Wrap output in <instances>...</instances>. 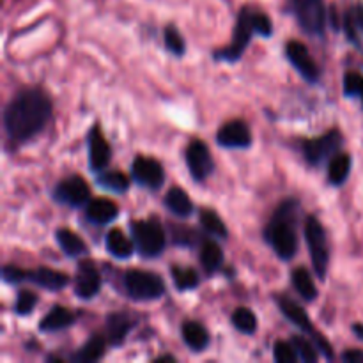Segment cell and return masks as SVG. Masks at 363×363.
<instances>
[{"label": "cell", "mask_w": 363, "mask_h": 363, "mask_svg": "<svg viewBox=\"0 0 363 363\" xmlns=\"http://www.w3.org/2000/svg\"><path fill=\"white\" fill-rule=\"evenodd\" d=\"M53 113L52 99L41 89L16 92L4 108V130L13 142L23 144L38 137Z\"/></svg>", "instance_id": "1"}, {"label": "cell", "mask_w": 363, "mask_h": 363, "mask_svg": "<svg viewBox=\"0 0 363 363\" xmlns=\"http://www.w3.org/2000/svg\"><path fill=\"white\" fill-rule=\"evenodd\" d=\"M298 208L300 204L294 199H286L273 213L264 229V241L282 261H291L298 252Z\"/></svg>", "instance_id": "2"}, {"label": "cell", "mask_w": 363, "mask_h": 363, "mask_svg": "<svg viewBox=\"0 0 363 363\" xmlns=\"http://www.w3.org/2000/svg\"><path fill=\"white\" fill-rule=\"evenodd\" d=\"M130 230L131 240L142 257L155 259L163 254L167 247V234L158 218L133 220Z\"/></svg>", "instance_id": "3"}, {"label": "cell", "mask_w": 363, "mask_h": 363, "mask_svg": "<svg viewBox=\"0 0 363 363\" xmlns=\"http://www.w3.org/2000/svg\"><path fill=\"white\" fill-rule=\"evenodd\" d=\"M284 11L296 20L305 34H325L328 25V9L325 0H289Z\"/></svg>", "instance_id": "4"}, {"label": "cell", "mask_w": 363, "mask_h": 363, "mask_svg": "<svg viewBox=\"0 0 363 363\" xmlns=\"http://www.w3.org/2000/svg\"><path fill=\"white\" fill-rule=\"evenodd\" d=\"M305 241L315 275L319 280H325L330 268V245L326 229L315 216H308L305 222Z\"/></svg>", "instance_id": "5"}, {"label": "cell", "mask_w": 363, "mask_h": 363, "mask_svg": "<svg viewBox=\"0 0 363 363\" xmlns=\"http://www.w3.org/2000/svg\"><path fill=\"white\" fill-rule=\"evenodd\" d=\"M277 305H279L280 312H282V314L286 315V318L289 319L294 326H298V330H301L305 335H308L312 340H314V344L318 346V350L321 351L323 357L328 358V360H333V358H335L332 344H330L328 340L321 335V332H319V330L312 325L311 318H308V314L305 312L303 307H300L296 301H293L291 298H287V296L277 298Z\"/></svg>", "instance_id": "6"}, {"label": "cell", "mask_w": 363, "mask_h": 363, "mask_svg": "<svg viewBox=\"0 0 363 363\" xmlns=\"http://www.w3.org/2000/svg\"><path fill=\"white\" fill-rule=\"evenodd\" d=\"M123 282L126 294L135 301H155L165 294L162 277L144 269H128Z\"/></svg>", "instance_id": "7"}, {"label": "cell", "mask_w": 363, "mask_h": 363, "mask_svg": "<svg viewBox=\"0 0 363 363\" xmlns=\"http://www.w3.org/2000/svg\"><path fill=\"white\" fill-rule=\"evenodd\" d=\"M252 7L245 6L241 7L240 13H238L236 27H234L233 32V41L229 43L223 48L216 50L215 59L223 60V62H238V60L243 57L245 50L250 45L252 34H254V23H252Z\"/></svg>", "instance_id": "8"}, {"label": "cell", "mask_w": 363, "mask_h": 363, "mask_svg": "<svg viewBox=\"0 0 363 363\" xmlns=\"http://www.w3.org/2000/svg\"><path fill=\"white\" fill-rule=\"evenodd\" d=\"M344 144V137L339 130H330L318 138H307L301 142V152L311 167H321L330 162Z\"/></svg>", "instance_id": "9"}, {"label": "cell", "mask_w": 363, "mask_h": 363, "mask_svg": "<svg viewBox=\"0 0 363 363\" xmlns=\"http://www.w3.org/2000/svg\"><path fill=\"white\" fill-rule=\"evenodd\" d=\"M53 199L59 204L67 206V208H84L91 202V188H89L87 181L82 176H69L62 179L60 183L55 184L53 188Z\"/></svg>", "instance_id": "10"}, {"label": "cell", "mask_w": 363, "mask_h": 363, "mask_svg": "<svg viewBox=\"0 0 363 363\" xmlns=\"http://www.w3.org/2000/svg\"><path fill=\"white\" fill-rule=\"evenodd\" d=\"M184 158H186L190 176L197 183H204L215 170V160L204 140H199V138L191 140L184 151Z\"/></svg>", "instance_id": "11"}, {"label": "cell", "mask_w": 363, "mask_h": 363, "mask_svg": "<svg viewBox=\"0 0 363 363\" xmlns=\"http://www.w3.org/2000/svg\"><path fill=\"white\" fill-rule=\"evenodd\" d=\"M286 57L293 64L294 69L301 74L303 80H307L308 84H318L319 78H321V69H319L318 62L312 59V55L308 53V48L303 43L296 41V39L287 41Z\"/></svg>", "instance_id": "12"}, {"label": "cell", "mask_w": 363, "mask_h": 363, "mask_svg": "<svg viewBox=\"0 0 363 363\" xmlns=\"http://www.w3.org/2000/svg\"><path fill=\"white\" fill-rule=\"evenodd\" d=\"M131 179L147 190H158L165 183V170L158 160L137 156L131 163Z\"/></svg>", "instance_id": "13"}, {"label": "cell", "mask_w": 363, "mask_h": 363, "mask_svg": "<svg viewBox=\"0 0 363 363\" xmlns=\"http://www.w3.org/2000/svg\"><path fill=\"white\" fill-rule=\"evenodd\" d=\"M254 142L248 124L241 119L229 121L216 133V144L223 149H248Z\"/></svg>", "instance_id": "14"}, {"label": "cell", "mask_w": 363, "mask_h": 363, "mask_svg": "<svg viewBox=\"0 0 363 363\" xmlns=\"http://www.w3.org/2000/svg\"><path fill=\"white\" fill-rule=\"evenodd\" d=\"M73 291L80 300H92L101 291V275L91 261L78 262L77 275L73 280Z\"/></svg>", "instance_id": "15"}, {"label": "cell", "mask_w": 363, "mask_h": 363, "mask_svg": "<svg viewBox=\"0 0 363 363\" xmlns=\"http://www.w3.org/2000/svg\"><path fill=\"white\" fill-rule=\"evenodd\" d=\"M87 149H89V169L92 172H99L105 169L112 158V149L108 140L103 135L99 124H94L87 135Z\"/></svg>", "instance_id": "16"}, {"label": "cell", "mask_w": 363, "mask_h": 363, "mask_svg": "<svg viewBox=\"0 0 363 363\" xmlns=\"http://www.w3.org/2000/svg\"><path fill=\"white\" fill-rule=\"evenodd\" d=\"M137 318L130 314V312H112L106 315V339L112 346H121L130 335L131 330L137 326Z\"/></svg>", "instance_id": "17"}, {"label": "cell", "mask_w": 363, "mask_h": 363, "mask_svg": "<svg viewBox=\"0 0 363 363\" xmlns=\"http://www.w3.org/2000/svg\"><path fill=\"white\" fill-rule=\"evenodd\" d=\"M119 216V206L105 197L94 199L85 208V218L94 225H108Z\"/></svg>", "instance_id": "18"}, {"label": "cell", "mask_w": 363, "mask_h": 363, "mask_svg": "<svg viewBox=\"0 0 363 363\" xmlns=\"http://www.w3.org/2000/svg\"><path fill=\"white\" fill-rule=\"evenodd\" d=\"M27 282H32L35 284V286L43 287V289L57 293V291H62L64 287H67L69 277L62 272H57V269L41 266V268L38 269H28Z\"/></svg>", "instance_id": "19"}, {"label": "cell", "mask_w": 363, "mask_h": 363, "mask_svg": "<svg viewBox=\"0 0 363 363\" xmlns=\"http://www.w3.org/2000/svg\"><path fill=\"white\" fill-rule=\"evenodd\" d=\"M74 323H77V314H74V312L62 307V305H53V307L50 308L48 314H46L45 318L41 319V323H39V332H60V330H66L69 328V326H73Z\"/></svg>", "instance_id": "20"}, {"label": "cell", "mask_w": 363, "mask_h": 363, "mask_svg": "<svg viewBox=\"0 0 363 363\" xmlns=\"http://www.w3.org/2000/svg\"><path fill=\"white\" fill-rule=\"evenodd\" d=\"M181 335H183L184 344H186L191 351H195V353L206 351V347L211 342L208 328H206L202 323L194 321V319L183 323V326H181Z\"/></svg>", "instance_id": "21"}, {"label": "cell", "mask_w": 363, "mask_h": 363, "mask_svg": "<svg viewBox=\"0 0 363 363\" xmlns=\"http://www.w3.org/2000/svg\"><path fill=\"white\" fill-rule=\"evenodd\" d=\"M163 204L177 218H188L194 213V202H191L190 195L179 186H172L167 191Z\"/></svg>", "instance_id": "22"}, {"label": "cell", "mask_w": 363, "mask_h": 363, "mask_svg": "<svg viewBox=\"0 0 363 363\" xmlns=\"http://www.w3.org/2000/svg\"><path fill=\"white\" fill-rule=\"evenodd\" d=\"M105 247L106 250H108V254L113 255L116 259H119V261L130 259L131 255H133V250L137 248L133 240L124 236V233L121 229L108 230V234H106L105 238Z\"/></svg>", "instance_id": "23"}, {"label": "cell", "mask_w": 363, "mask_h": 363, "mask_svg": "<svg viewBox=\"0 0 363 363\" xmlns=\"http://www.w3.org/2000/svg\"><path fill=\"white\" fill-rule=\"evenodd\" d=\"M106 342H108V339H105L103 335L96 333V335H92L91 339H89L87 342L80 347V350H77V353L71 354L69 360L74 363L98 362L99 358H103V354H105Z\"/></svg>", "instance_id": "24"}, {"label": "cell", "mask_w": 363, "mask_h": 363, "mask_svg": "<svg viewBox=\"0 0 363 363\" xmlns=\"http://www.w3.org/2000/svg\"><path fill=\"white\" fill-rule=\"evenodd\" d=\"M353 169V158L347 152H337L328 163V183L332 186H342Z\"/></svg>", "instance_id": "25"}, {"label": "cell", "mask_w": 363, "mask_h": 363, "mask_svg": "<svg viewBox=\"0 0 363 363\" xmlns=\"http://www.w3.org/2000/svg\"><path fill=\"white\" fill-rule=\"evenodd\" d=\"M291 282H293L294 291L303 298L307 303H312V301L318 300L319 291L315 287L314 279H312L311 272L307 268H294L293 273H291Z\"/></svg>", "instance_id": "26"}, {"label": "cell", "mask_w": 363, "mask_h": 363, "mask_svg": "<svg viewBox=\"0 0 363 363\" xmlns=\"http://www.w3.org/2000/svg\"><path fill=\"white\" fill-rule=\"evenodd\" d=\"M199 255H201L202 268H204V272L208 273V275H213V273L220 272V269L223 268V261H225L223 250L220 248V245L215 243L213 240L202 241Z\"/></svg>", "instance_id": "27"}, {"label": "cell", "mask_w": 363, "mask_h": 363, "mask_svg": "<svg viewBox=\"0 0 363 363\" xmlns=\"http://www.w3.org/2000/svg\"><path fill=\"white\" fill-rule=\"evenodd\" d=\"M55 241L59 243L60 250H62L67 257H78V255L87 254V245H85V241L82 240L77 233H73V230L57 229Z\"/></svg>", "instance_id": "28"}, {"label": "cell", "mask_w": 363, "mask_h": 363, "mask_svg": "<svg viewBox=\"0 0 363 363\" xmlns=\"http://www.w3.org/2000/svg\"><path fill=\"white\" fill-rule=\"evenodd\" d=\"M342 28L346 32L347 39L360 48V34H363V4H358V6L346 11L342 20Z\"/></svg>", "instance_id": "29"}, {"label": "cell", "mask_w": 363, "mask_h": 363, "mask_svg": "<svg viewBox=\"0 0 363 363\" xmlns=\"http://www.w3.org/2000/svg\"><path fill=\"white\" fill-rule=\"evenodd\" d=\"M96 184H98V186H101L103 190H106V191L123 195L128 191L131 181L126 174L119 172V170H110V172L98 174V177H96Z\"/></svg>", "instance_id": "30"}, {"label": "cell", "mask_w": 363, "mask_h": 363, "mask_svg": "<svg viewBox=\"0 0 363 363\" xmlns=\"http://www.w3.org/2000/svg\"><path fill=\"white\" fill-rule=\"evenodd\" d=\"M199 218H201L202 227H204L211 236H216V238L229 236V229H227L225 223L222 222V218H220V215L215 211V209L202 208L201 211H199Z\"/></svg>", "instance_id": "31"}, {"label": "cell", "mask_w": 363, "mask_h": 363, "mask_svg": "<svg viewBox=\"0 0 363 363\" xmlns=\"http://www.w3.org/2000/svg\"><path fill=\"white\" fill-rule=\"evenodd\" d=\"M230 321H233L234 328H236L238 332L245 333V335H254V333L257 332V318H255L254 312L247 307H238L236 311L233 312Z\"/></svg>", "instance_id": "32"}, {"label": "cell", "mask_w": 363, "mask_h": 363, "mask_svg": "<svg viewBox=\"0 0 363 363\" xmlns=\"http://www.w3.org/2000/svg\"><path fill=\"white\" fill-rule=\"evenodd\" d=\"M172 282L176 289L179 291H191L199 286V275L191 268H181V266H172L170 268Z\"/></svg>", "instance_id": "33"}, {"label": "cell", "mask_w": 363, "mask_h": 363, "mask_svg": "<svg viewBox=\"0 0 363 363\" xmlns=\"http://www.w3.org/2000/svg\"><path fill=\"white\" fill-rule=\"evenodd\" d=\"M291 344H293L294 350H296L300 360H303L307 363H315L319 360V354H318L319 350L311 337H308V339H305V337H301V335H294L293 339H291Z\"/></svg>", "instance_id": "34"}, {"label": "cell", "mask_w": 363, "mask_h": 363, "mask_svg": "<svg viewBox=\"0 0 363 363\" xmlns=\"http://www.w3.org/2000/svg\"><path fill=\"white\" fill-rule=\"evenodd\" d=\"M165 48L167 52H170L172 55L176 57H181L184 55V52H186V43H184L183 35H181V32L177 30L176 25H167L165 27Z\"/></svg>", "instance_id": "35"}, {"label": "cell", "mask_w": 363, "mask_h": 363, "mask_svg": "<svg viewBox=\"0 0 363 363\" xmlns=\"http://www.w3.org/2000/svg\"><path fill=\"white\" fill-rule=\"evenodd\" d=\"M342 91L346 98H358L363 103V74L357 71H350L344 74Z\"/></svg>", "instance_id": "36"}, {"label": "cell", "mask_w": 363, "mask_h": 363, "mask_svg": "<svg viewBox=\"0 0 363 363\" xmlns=\"http://www.w3.org/2000/svg\"><path fill=\"white\" fill-rule=\"evenodd\" d=\"M38 294L30 293V291H20L16 296V301H14V312L18 315H30L34 312L35 305H38Z\"/></svg>", "instance_id": "37"}, {"label": "cell", "mask_w": 363, "mask_h": 363, "mask_svg": "<svg viewBox=\"0 0 363 363\" xmlns=\"http://www.w3.org/2000/svg\"><path fill=\"white\" fill-rule=\"evenodd\" d=\"M273 358L279 363H296L300 360L293 344L286 342V340H277L273 344Z\"/></svg>", "instance_id": "38"}, {"label": "cell", "mask_w": 363, "mask_h": 363, "mask_svg": "<svg viewBox=\"0 0 363 363\" xmlns=\"http://www.w3.org/2000/svg\"><path fill=\"white\" fill-rule=\"evenodd\" d=\"M252 23H254L255 34L262 35V38H272L273 35L272 18H269L268 14L262 13V11H252Z\"/></svg>", "instance_id": "39"}, {"label": "cell", "mask_w": 363, "mask_h": 363, "mask_svg": "<svg viewBox=\"0 0 363 363\" xmlns=\"http://www.w3.org/2000/svg\"><path fill=\"white\" fill-rule=\"evenodd\" d=\"M28 279V269L20 268L14 264H6L2 268V280L6 284H20L27 282Z\"/></svg>", "instance_id": "40"}, {"label": "cell", "mask_w": 363, "mask_h": 363, "mask_svg": "<svg viewBox=\"0 0 363 363\" xmlns=\"http://www.w3.org/2000/svg\"><path fill=\"white\" fill-rule=\"evenodd\" d=\"M195 233L188 227H172V241L181 247H191L195 243Z\"/></svg>", "instance_id": "41"}, {"label": "cell", "mask_w": 363, "mask_h": 363, "mask_svg": "<svg viewBox=\"0 0 363 363\" xmlns=\"http://www.w3.org/2000/svg\"><path fill=\"white\" fill-rule=\"evenodd\" d=\"M342 362L346 363H363V351L362 350H347L342 353Z\"/></svg>", "instance_id": "42"}, {"label": "cell", "mask_w": 363, "mask_h": 363, "mask_svg": "<svg viewBox=\"0 0 363 363\" xmlns=\"http://www.w3.org/2000/svg\"><path fill=\"white\" fill-rule=\"evenodd\" d=\"M351 332H353L358 339L363 340V325L362 323H354V325L351 326Z\"/></svg>", "instance_id": "43"}, {"label": "cell", "mask_w": 363, "mask_h": 363, "mask_svg": "<svg viewBox=\"0 0 363 363\" xmlns=\"http://www.w3.org/2000/svg\"><path fill=\"white\" fill-rule=\"evenodd\" d=\"M155 362H176V358L172 354H162V357H156Z\"/></svg>", "instance_id": "44"}]
</instances>
